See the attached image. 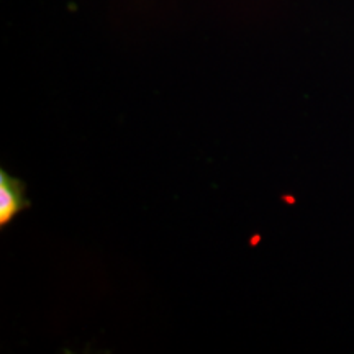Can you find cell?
Here are the masks:
<instances>
[{
    "label": "cell",
    "instance_id": "6da1fadb",
    "mask_svg": "<svg viewBox=\"0 0 354 354\" xmlns=\"http://www.w3.org/2000/svg\"><path fill=\"white\" fill-rule=\"evenodd\" d=\"M26 187L20 179L0 171V227L6 228L13 218L30 207Z\"/></svg>",
    "mask_w": 354,
    "mask_h": 354
}]
</instances>
